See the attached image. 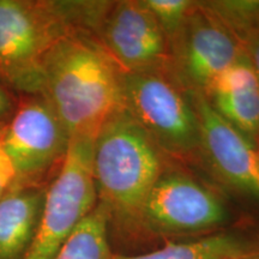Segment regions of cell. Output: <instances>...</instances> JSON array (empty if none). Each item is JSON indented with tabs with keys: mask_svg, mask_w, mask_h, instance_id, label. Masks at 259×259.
Listing matches in <instances>:
<instances>
[{
	"mask_svg": "<svg viewBox=\"0 0 259 259\" xmlns=\"http://www.w3.org/2000/svg\"><path fill=\"white\" fill-rule=\"evenodd\" d=\"M120 73L93 34L72 29L45 57L38 95L50 103L70 139L94 141L122 108Z\"/></svg>",
	"mask_w": 259,
	"mask_h": 259,
	"instance_id": "cell-1",
	"label": "cell"
},
{
	"mask_svg": "<svg viewBox=\"0 0 259 259\" xmlns=\"http://www.w3.org/2000/svg\"><path fill=\"white\" fill-rule=\"evenodd\" d=\"M163 171L161 149L122 108L94 139L97 199L108 209L111 220L139 225L145 199Z\"/></svg>",
	"mask_w": 259,
	"mask_h": 259,
	"instance_id": "cell-2",
	"label": "cell"
},
{
	"mask_svg": "<svg viewBox=\"0 0 259 259\" xmlns=\"http://www.w3.org/2000/svg\"><path fill=\"white\" fill-rule=\"evenodd\" d=\"M74 29L65 2L0 0V80L17 95H38L45 57Z\"/></svg>",
	"mask_w": 259,
	"mask_h": 259,
	"instance_id": "cell-3",
	"label": "cell"
},
{
	"mask_svg": "<svg viewBox=\"0 0 259 259\" xmlns=\"http://www.w3.org/2000/svg\"><path fill=\"white\" fill-rule=\"evenodd\" d=\"M122 109L161 149L177 157L200 151L199 125L187 94L167 76L120 73Z\"/></svg>",
	"mask_w": 259,
	"mask_h": 259,
	"instance_id": "cell-4",
	"label": "cell"
},
{
	"mask_svg": "<svg viewBox=\"0 0 259 259\" xmlns=\"http://www.w3.org/2000/svg\"><path fill=\"white\" fill-rule=\"evenodd\" d=\"M0 144L15 169V186H48L63 164L70 138L44 97L19 95L15 113L0 128Z\"/></svg>",
	"mask_w": 259,
	"mask_h": 259,
	"instance_id": "cell-5",
	"label": "cell"
},
{
	"mask_svg": "<svg viewBox=\"0 0 259 259\" xmlns=\"http://www.w3.org/2000/svg\"><path fill=\"white\" fill-rule=\"evenodd\" d=\"M90 139H70L59 171L47 186L40 222L24 259H52L99 202Z\"/></svg>",
	"mask_w": 259,
	"mask_h": 259,
	"instance_id": "cell-6",
	"label": "cell"
},
{
	"mask_svg": "<svg viewBox=\"0 0 259 259\" xmlns=\"http://www.w3.org/2000/svg\"><path fill=\"white\" fill-rule=\"evenodd\" d=\"M168 41L169 78L185 93L205 94L223 71L245 56L231 29L203 3H194Z\"/></svg>",
	"mask_w": 259,
	"mask_h": 259,
	"instance_id": "cell-7",
	"label": "cell"
},
{
	"mask_svg": "<svg viewBox=\"0 0 259 259\" xmlns=\"http://www.w3.org/2000/svg\"><path fill=\"white\" fill-rule=\"evenodd\" d=\"M94 36L121 73H158L169 78V41L142 0L109 3Z\"/></svg>",
	"mask_w": 259,
	"mask_h": 259,
	"instance_id": "cell-8",
	"label": "cell"
},
{
	"mask_svg": "<svg viewBox=\"0 0 259 259\" xmlns=\"http://www.w3.org/2000/svg\"><path fill=\"white\" fill-rule=\"evenodd\" d=\"M227 219L216 193L181 171H163L149 192L139 226L157 234L206 232Z\"/></svg>",
	"mask_w": 259,
	"mask_h": 259,
	"instance_id": "cell-9",
	"label": "cell"
},
{
	"mask_svg": "<svg viewBox=\"0 0 259 259\" xmlns=\"http://www.w3.org/2000/svg\"><path fill=\"white\" fill-rule=\"evenodd\" d=\"M199 125L200 151L228 185L259 197V150L200 93H186Z\"/></svg>",
	"mask_w": 259,
	"mask_h": 259,
	"instance_id": "cell-10",
	"label": "cell"
},
{
	"mask_svg": "<svg viewBox=\"0 0 259 259\" xmlns=\"http://www.w3.org/2000/svg\"><path fill=\"white\" fill-rule=\"evenodd\" d=\"M203 95L246 137H259V80L246 56L223 71Z\"/></svg>",
	"mask_w": 259,
	"mask_h": 259,
	"instance_id": "cell-11",
	"label": "cell"
},
{
	"mask_svg": "<svg viewBox=\"0 0 259 259\" xmlns=\"http://www.w3.org/2000/svg\"><path fill=\"white\" fill-rule=\"evenodd\" d=\"M47 186H15L0 198V259H24L36 234Z\"/></svg>",
	"mask_w": 259,
	"mask_h": 259,
	"instance_id": "cell-12",
	"label": "cell"
},
{
	"mask_svg": "<svg viewBox=\"0 0 259 259\" xmlns=\"http://www.w3.org/2000/svg\"><path fill=\"white\" fill-rule=\"evenodd\" d=\"M259 251V245L232 233H220L138 255L113 254L112 259H240Z\"/></svg>",
	"mask_w": 259,
	"mask_h": 259,
	"instance_id": "cell-13",
	"label": "cell"
},
{
	"mask_svg": "<svg viewBox=\"0 0 259 259\" xmlns=\"http://www.w3.org/2000/svg\"><path fill=\"white\" fill-rule=\"evenodd\" d=\"M108 209L97 202L52 259H112L108 242Z\"/></svg>",
	"mask_w": 259,
	"mask_h": 259,
	"instance_id": "cell-14",
	"label": "cell"
},
{
	"mask_svg": "<svg viewBox=\"0 0 259 259\" xmlns=\"http://www.w3.org/2000/svg\"><path fill=\"white\" fill-rule=\"evenodd\" d=\"M153 14L168 40L183 25L194 3L189 0H142Z\"/></svg>",
	"mask_w": 259,
	"mask_h": 259,
	"instance_id": "cell-15",
	"label": "cell"
},
{
	"mask_svg": "<svg viewBox=\"0 0 259 259\" xmlns=\"http://www.w3.org/2000/svg\"><path fill=\"white\" fill-rule=\"evenodd\" d=\"M236 38L240 42L242 51L259 80V27L241 32Z\"/></svg>",
	"mask_w": 259,
	"mask_h": 259,
	"instance_id": "cell-16",
	"label": "cell"
},
{
	"mask_svg": "<svg viewBox=\"0 0 259 259\" xmlns=\"http://www.w3.org/2000/svg\"><path fill=\"white\" fill-rule=\"evenodd\" d=\"M19 96L0 80V128L10 120L16 111Z\"/></svg>",
	"mask_w": 259,
	"mask_h": 259,
	"instance_id": "cell-17",
	"label": "cell"
},
{
	"mask_svg": "<svg viewBox=\"0 0 259 259\" xmlns=\"http://www.w3.org/2000/svg\"><path fill=\"white\" fill-rule=\"evenodd\" d=\"M16 185V173L11 161L0 144V198Z\"/></svg>",
	"mask_w": 259,
	"mask_h": 259,
	"instance_id": "cell-18",
	"label": "cell"
},
{
	"mask_svg": "<svg viewBox=\"0 0 259 259\" xmlns=\"http://www.w3.org/2000/svg\"><path fill=\"white\" fill-rule=\"evenodd\" d=\"M240 259H259V251L254 252V253H252V254L246 255V257L240 258Z\"/></svg>",
	"mask_w": 259,
	"mask_h": 259,
	"instance_id": "cell-19",
	"label": "cell"
},
{
	"mask_svg": "<svg viewBox=\"0 0 259 259\" xmlns=\"http://www.w3.org/2000/svg\"><path fill=\"white\" fill-rule=\"evenodd\" d=\"M258 150H259V149H258Z\"/></svg>",
	"mask_w": 259,
	"mask_h": 259,
	"instance_id": "cell-20",
	"label": "cell"
}]
</instances>
